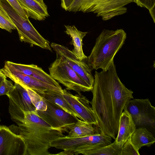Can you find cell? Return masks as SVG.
Returning a JSON list of instances; mask_svg holds the SVG:
<instances>
[{"label": "cell", "mask_w": 155, "mask_h": 155, "mask_svg": "<svg viewBox=\"0 0 155 155\" xmlns=\"http://www.w3.org/2000/svg\"><path fill=\"white\" fill-rule=\"evenodd\" d=\"M94 76L90 103L101 133L115 140L120 116L127 103L133 98V92L120 80L114 62L107 70L95 71Z\"/></svg>", "instance_id": "6da1fadb"}, {"label": "cell", "mask_w": 155, "mask_h": 155, "mask_svg": "<svg viewBox=\"0 0 155 155\" xmlns=\"http://www.w3.org/2000/svg\"><path fill=\"white\" fill-rule=\"evenodd\" d=\"M22 123L18 125V133L23 139L27 155H51L50 142L63 137L65 132L54 128L42 119L35 111L25 112Z\"/></svg>", "instance_id": "7a4b0ae2"}, {"label": "cell", "mask_w": 155, "mask_h": 155, "mask_svg": "<svg viewBox=\"0 0 155 155\" xmlns=\"http://www.w3.org/2000/svg\"><path fill=\"white\" fill-rule=\"evenodd\" d=\"M126 37V33L122 29H104L97 38L91 54L87 57L90 68L107 70L114 62L115 55L124 44Z\"/></svg>", "instance_id": "3957f363"}, {"label": "cell", "mask_w": 155, "mask_h": 155, "mask_svg": "<svg viewBox=\"0 0 155 155\" xmlns=\"http://www.w3.org/2000/svg\"><path fill=\"white\" fill-rule=\"evenodd\" d=\"M0 8L15 25L21 41L44 49L49 48V41L39 33L29 18L26 19L19 15L6 0H0Z\"/></svg>", "instance_id": "277c9868"}, {"label": "cell", "mask_w": 155, "mask_h": 155, "mask_svg": "<svg viewBox=\"0 0 155 155\" xmlns=\"http://www.w3.org/2000/svg\"><path fill=\"white\" fill-rule=\"evenodd\" d=\"M112 138L101 133L77 137L66 136L55 139L50 142L51 147L64 150L56 155H71L75 149L83 150L108 145L112 143Z\"/></svg>", "instance_id": "5b68a950"}, {"label": "cell", "mask_w": 155, "mask_h": 155, "mask_svg": "<svg viewBox=\"0 0 155 155\" xmlns=\"http://www.w3.org/2000/svg\"><path fill=\"white\" fill-rule=\"evenodd\" d=\"M49 71L51 76L64 86L67 90L79 93L91 91L93 88L61 56L56 55L55 60L49 67Z\"/></svg>", "instance_id": "8992f818"}, {"label": "cell", "mask_w": 155, "mask_h": 155, "mask_svg": "<svg viewBox=\"0 0 155 155\" xmlns=\"http://www.w3.org/2000/svg\"><path fill=\"white\" fill-rule=\"evenodd\" d=\"M135 0H83L80 11L92 12L104 21L127 12L124 7Z\"/></svg>", "instance_id": "52a82bcc"}, {"label": "cell", "mask_w": 155, "mask_h": 155, "mask_svg": "<svg viewBox=\"0 0 155 155\" xmlns=\"http://www.w3.org/2000/svg\"><path fill=\"white\" fill-rule=\"evenodd\" d=\"M124 110L130 113L136 128L144 127L154 133L155 108L149 99H131L127 103Z\"/></svg>", "instance_id": "ba28073f"}, {"label": "cell", "mask_w": 155, "mask_h": 155, "mask_svg": "<svg viewBox=\"0 0 155 155\" xmlns=\"http://www.w3.org/2000/svg\"><path fill=\"white\" fill-rule=\"evenodd\" d=\"M14 87L7 96L9 101V112L11 119L18 125L21 124L25 112L35 111L26 88L15 83Z\"/></svg>", "instance_id": "9c48e42d"}, {"label": "cell", "mask_w": 155, "mask_h": 155, "mask_svg": "<svg viewBox=\"0 0 155 155\" xmlns=\"http://www.w3.org/2000/svg\"><path fill=\"white\" fill-rule=\"evenodd\" d=\"M47 106L45 111L36 110L38 116L52 127L65 132L69 131L78 120L58 105L44 99Z\"/></svg>", "instance_id": "30bf717a"}, {"label": "cell", "mask_w": 155, "mask_h": 155, "mask_svg": "<svg viewBox=\"0 0 155 155\" xmlns=\"http://www.w3.org/2000/svg\"><path fill=\"white\" fill-rule=\"evenodd\" d=\"M51 47L57 55L61 57L73 70L93 87L94 79L91 68L88 64L84 60L78 59L73 52L66 47L54 43L51 44Z\"/></svg>", "instance_id": "8fae6325"}, {"label": "cell", "mask_w": 155, "mask_h": 155, "mask_svg": "<svg viewBox=\"0 0 155 155\" xmlns=\"http://www.w3.org/2000/svg\"><path fill=\"white\" fill-rule=\"evenodd\" d=\"M0 155H27L21 137L4 125H0Z\"/></svg>", "instance_id": "7c38bea8"}, {"label": "cell", "mask_w": 155, "mask_h": 155, "mask_svg": "<svg viewBox=\"0 0 155 155\" xmlns=\"http://www.w3.org/2000/svg\"><path fill=\"white\" fill-rule=\"evenodd\" d=\"M62 95L79 117L80 120L98 126L96 116L90 104V102L81 92L73 95L66 89H63Z\"/></svg>", "instance_id": "4fadbf2b"}, {"label": "cell", "mask_w": 155, "mask_h": 155, "mask_svg": "<svg viewBox=\"0 0 155 155\" xmlns=\"http://www.w3.org/2000/svg\"><path fill=\"white\" fill-rule=\"evenodd\" d=\"M2 69L6 76L15 83L30 88L38 94L48 91L55 92L62 94L63 93V89H59L32 77L19 72L9 71L4 68Z\"/></svg>", "instance_id": "5bb4252c"}, {"label": "cell", "mask_w": 155, "mask_h": 155, "mask_svg": "<svg viewBox=\"0 0 155 155\" xmlns=\"http://www.w3.org/2000/svg\"><path fill=\"white\" fill-rule=\"evenodd\" d=\"M7 70L21 72L32 77L48 84L63 90L58 82L41 68L34 64H25L7 61L3 68Z\"/></svg>", "instance_id": "9a60e30c"}, {"label": "cell", "mask_w": 155, "mask_h": 155, "mask_svg": "<svg viewBox=\"0 0 155 155\" xmlns=\"http://www.w3.org/2000/svg\"><path fill=\"white\" fill-rule=\"evenodd\" d=\"M136 128L130 114L124 110L120 118L118 133L115 140L120 147H122Z\"/></svg>", "instance_id": "2e32d148"}, {"label": "cell", "mask_w": 155, "mask_h": 155, "mask_svg": "<svg viewBox=\"0 0 155 155\" xmlns=\"http://www.w3.org/2000/svg\"><path fill=\"white\" fill-rule=\"evenodd\" d=\"M28 17L42 21L49 16L47 7L43 0H17Z\"/></svg>", "instance_id": "e0dca14e"}, {"label": "cell", "mask_w": 155, "mask_h": 155, "mask_svg": "<svg viewBox=\"0 0 155 155\" xmlns=\"http://www.w3.org/2000/svg\"><path fill=\"white\" fill-rule=\"evenodd\" d=\"M64 26L66 29L65 33L70 36L71 39L70 44L74 46L72 51L79 60L87 59V57L83 50L82 40L87 32L79 30L74 25H64Z\"/></svg>", "instance_id": "ac0fdd59"}, {"label": "cell", "mask_w": 155, "mask_h": 155, "mask_svg": "<svg viewBox=\"0 0 155 155\" xmlns=\"http://www.w3.org/2000/svg\"><path fill=\"white\" fill-rule=\"evenodd\" d=\"M130 138L132 143L139 151L142 147H150L155 142L154 135L144 127L136 128Z\"/></svg>", "instance_id": "d6986e66"}, {"label": "cell", "mask_w": 155, "mask_h": 155, "mask_svg": "<svg viewBox=\"0 0 155 155\" xmlns=\"http://www.w3.org/2000/svg\"><path fill=\"white\" fill-rule=\"evenodd\" d=\"M93 125L78 119L70 128L68 134L66 136L68 137H77L99 134L97 129L98 126L94 127Z\"/></svg>", "instance_id": "ffe728a7"}, {"label": "cell", "mask_w": 155, "mask_h": 155, "mask_svg": "<svg viewBox=\"0 0 155 155\" xmlns=\"http://www.w3.org/2000/svg\"><path fill=\"white\" fill-rule=\"evenodd\" d=\"M38 94L44 99L58 105L67 112L79 118V115L64 98L62 94L51 91Z\"/></svg>", "instance_id": "44dd1931"}, {"label": "cell", "mask_w": 155, "mask_h": 155, "mask_svg": "<svg viewBox=\"0 0 155 155\" xmlns=\"http://www.w3.org/2000/svg\"><path fill=\"white\" fill-rule=\"evenodd\" d=\"M122 148L115 140L108 145L80 151L77 152L75 155L81 154L84 155H121Z\"/></svg>", "instance_id": "7402d4cb"}, {"label": "cell", "mask_w": 155, "mask_h": 155, "mask_svg": "<svg viewBox=\"0 0 155 155\" xmlns=\"http://www.w3.org/2000/svg\"><path fill=\"white\" fill-rule=\"evenodd\" d=\"M25 87L28 91L31 102L35 107L36 110H46L47 106L44 99L34 91L29 88Z\"/></svg>", "instance_id": "603a6c76"}, {"label": "cell", "mask_w": 155, "mask_h": 155, "mask_svg": "<svg viewBox=\"0 0 155 155\" xmlns=\"http://www.w3.org/2000/svg\"><path fill=\"white\" fill-rule=\"evenodd\" d=\"M0 24L2 28L11 32L12 30L16 28L10 19L0 8Z\"/></svg>", "instance_id": "cb8c5ba5"}, {"label": "cell", "mask_w": 155, "mask_h": 155, "mask_svg": "<svg viewBox=\"0 0 155 155\" xmlns=\"http://www.w3.org/2000/svg\"><path fill=\"white\" fill-rule=\"evenodd\" d=\"M130 137L123 146L121 149V155H140L139 151L136 149L132 143Z\"/></svg>", "instance_id": "d4e9b609"}, {"label": "cell", "mask_w": 155, "mask_h": 155, "mask_svg": "<svg viewBox=\"0 0 155 155\" xmlns=\"http://www.w3.org/2000/svg\"><path fill=\"white\" fill-rule=\"evenodd\" d=\"M14 87V85L11 81L5 78L0 85V96L4 95H7Z\"/></svg>", "instance_id": "484cf974"}, {"label": "cell", "mask_w": 155, "mask_h": 155, "mask_svg": "<svg viewBox=\"0 0 155 155\" xmlns=\"http://www.w3.org/2000/svg\"><path fill=\"white\" fill-rule=\"evenodd\" d=\"M6 0L19 15L26 19H28L29 17L26 12L20 5L17 0Z\"/></svg>", "instance_id": "4316f807"}, {"label": "cell", "mask_w": 155, "mask_h": 155, "mask_svg": "<svg viewBox=\"0 0 155 155\" xmlns=\"http://www.w3.org/2000/svg\"><path fill=\"white\" fill-rule=\"evenodd\" d=\"M138 6L146 8L150 10L155 7V0H135Z\"/></svg>", "instance_id": "83f0119b"}, {"label": "cell", "mask_w": 155, "mask_h": 155, "mask_svg": "<svg viewBox=\"0 0 155 155\" xmlns=\"http://www.w3.org/2000/svg\"><path fill=\"white\" fill-rule=\"evenodd\" d=\"M83 0H74L73 2L68 8V11L76 12L80 11Z\"/></svg>", "instance_id": "f1b7e54d"}, {"label": "cell", "mask_w": 155, "mask_h": 155, "mask_svg": "<svg viewBox=\"0 0 155 155\" xmlns=\"http://www.w3.org/2000/svg\"><path fill=\"white\" fill-rule=\"evenodd\" d=\"M74 0H61V7L66 11L68 10Z\"/></svg>", "instance_id": "f546056e"}, {"label": "cell", "mask_w": 155, "mask_h": 155, "mask_svg": "<svg viewBox=\"0 0 155 155\" xmlns=\"http://www.w3.org/2000/svg\"><path fill=\"white\" fill-rule=\"evenodd\" d=\"M6 78L2 69L0 68V85L2 82Z\"/></svg>", "instance_id": "4dcf8cb0"}, {"label": "cell", "mask_w": 155, "mask_h": 155, "mask_svg": "<svg viewBox=\"0 0 155 155\" xmlns=\"http://www.w3.org/2000/svg\"><path fill=\"white\" fill-rule=\"evenodd\" d=\"M150 14L154 23L155 22V7L149 10Z\"/></svg>", "instance_id": "1f68e13d"}, {"label": "cell", "mask_w": 155, "mask_h": 155, "mask_svg": "<svg viewBox=\"0 0 155 155\" xmlns=\"http://www.w3.org/2000/svg\"><path fill=\"white\" fill-rule=\"evenodd\" d=\"M0 28H2V26H1L0 24Z\"/></svg>", "instance_id": "d6a6232c"}, {"label": "cell", "mask_w": 155, "mask_h": 155, "mask_svg": "<svg viewBox=\"0 0 155 155\" xmlns=\"http://www.w3.org/2000/svg\"><path fill=\"white\" fill-rule=\"evenodd\" d=\"M0 121H1V119H0Z\"/></svg>", "instance_id": "836d02e7"}]
</instances>
